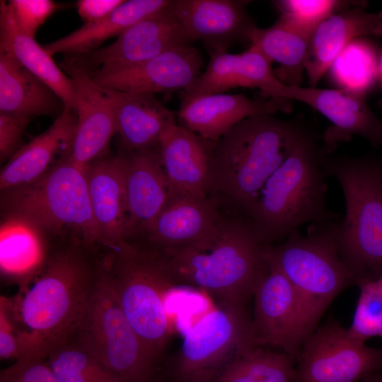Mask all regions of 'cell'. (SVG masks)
<instances>
[{
	"label": "cell",
	"instance_id": "1",
	"mask_svg": "<svg viewBox=\"0 0 382 382\" xmlns=\"http://www.w3.org/2000/svg\"><path fill=\"white\" fill-rule=\"evenodd\" d=\"M264 246L246 220L221 219L197 242L159 251L175 284L199 289L218 305L243 306L268 270Z\"/></svg>",
	"mask_w": 382,
	"mask_h": 382
},
{
	"label": "cell",
	"instance_id": "2",
	"mask_svg": "<svg viewBox=\"0 0 382 382\" xmlns=\"http://www.w3.org/2000/svg\"><path fill=\"white\" fill-rule=\"evenodd\" d=\"M96 278L81 252L69 248L49 257L23 284L12 306L28 357L46 358L51 349L71 340Z\"/></svg>",
	"mask_w": 382,
	"mask_h": 382
},
{
	"label": "cell",
	"instance_id": "3",
	"mask_svg": "<svg viewBox=\"0 0 382 382\" xmlns=\"http://www.w3.org/2000/svg\"><path fill=\"white\" fill-rule=\"evenodd\" d=\"M308 130L299 120H283L270 114L239 122L212 150V190L248 216L268 178Z\"/></svg>",
	"mask_w": 382,
	"mask_h": 382
},
{
	"label": "cell",
	"instance_id": "4",
	"mask_svg": "<svg viewBox=\"0 0 382 382\" xmlns=\"http://www.w3.org/2000/svg\"><path fill=\"white\" fill-rule=\"evenodd\" d=\"M310 129L264 185L246 221L264 245L286 238L305 224L340 221L325 203L320 158L326 152Z\"/></svg>",
	"mask_w": 382,
	"mask_h": 382
},
{
	"label": "cell",
	"instance_id": "5",
	"mask_svg": "<svg viewBox=\"0 0 382 382\" xmlns=\"http://www.w3.org/2000/svg\"><path fill=\"white\" fill-rule=\"evenodd\" d=\"M325 177L339 183L345 216L334 224L339 253L360 279L382 274V154L323 156Z\"/></svg>",
	"mask_w": 382,
	"mask_h": 382
},
{
	"label": "cell",
	"instance_id": "6",
	"mask_svg": "<svg viewBox=\"0 0 382 382\" xmlns=\"http://www.w3.org/2000/svg\"><path fill=\"white\" fill-rule=\"evenodd\" d=\"M101 274L129 323L156 360L172 333L166 299L175 284L161 253L125 241L110 248Z\"/></svg>",
	"mask_w": 382,
	"mask_h": 382
},
{
	"label": "cell",
	"instance_id": "7",
	"mask_svg": "<svg viewBox=\"0 0 382 382\" xmlns=\"http://www.w3.org/2000/svg\"><path fill=\"white\" fill-rule=\"evenodd\" d=\"M309 224L306 235L295 230L277 245H265L267 263L281 272L295 289L311 334L328 307L356 278L337 248L334 224Z\"/></svg>",
	"mask_w": 382,
	"mask_h": 382
},
{
	"label": "cell",
	"instance_id": "8",
	"mask_svg": "<svg viewBox=\"0 0 382 382\" xmlns=\"http://www.w3.org/2000/svg\"><path fill=\"white\" fill-rule=\"evenodd\" d=\"M4 214L26 217L47 234L70 233L85 245L99 243L91 205L86 166L68 155L36 180L1 190Z\"/></svg>",
	"mask_w": 382,
	"mask_h": 382
},
{
	"label": "cell",
	"instance_id": "9",
	"mask_svg": "<svg viewBox=\"0 0 382 382\" xmlns=\"http://www.w3.org/2000/svg\"><path fill=\"white\" fill-rule=\"evenodd\" d=\"M72 337L76 339L74 344L124 381L153 380L156 360L129 323L101 272Z\"/></svg>",
	"mask_w": 382,
	"mask_h": 382
},
{
	"label": "cell",
	"instance_id": "10",
	"mask_svg": "<svg viewBox=\"0 0 382 382\" xmlns=\"http://www.w3.org/2000/svg\"><path fill=\"white\" fill-rule=\"evenodd\" d=\"M255 346L243 306L218 305L185 333L176 361L178 382H213L241 351Z\"/></svg>",
	"mask_w": 382,
	"mask_h": 382
},
{
	"label": "cell",
	"instance_id": "11",
	"mask_svg": "<svg viewBox=\"0 0 382 382\" xmlns=\"http://www.w3.org/2000/svg\"><path fill=\"white\" fill-rule=\"evenodd\" d=\"M382 369V347L366 345L334 320L303 343L295 359V382H360Z\"/></svg>",
	"mask_w": 382,
	"mask_h": 382
},
{
	"label": "cell",
	"instance_id": "12",
	"mask_svg": "<svg viewBox=\"0 0 382 382\" xmlns=\"http://www.w3.org/2000/svg\"><path fill=\"white\" fill-rule=\"evenodd\" d=\"M192 42L169 2L163 9L130 27L113 43L84 54L65 58L87 72L115 71L137 66Z\"/></svg>",
	"mask_w": 382,
	"mask_h": 382
},
{
	"label": "cell",
	"instance_id": "13",
	"mask_svg": "<svg viewBox=\"0 0 382 382\" xmlns=\"http://www.w3.org/2000/svg\"><path fill=\"white\" fill-rule=\"evenodd\" d=\"M267 265L253 294V343L278 348L295 360L311 335L305 313L289 281L277 268Z\"/></svg>",
	"mask_w": 382,
	"mask_h": 382
},
{
	"label": "cell",
	"instance_id": "14",
	"mask_svg": "<svg viewBox=\"0 0 382 382\" xmlns=\"http://www.w3.org/2000/svg\"><path fill=\"white\" fill-rule=\"evenodd\" d=\"M272 98L302 102L330 120L332 125L322 136L328 154L338 143L354 135L363 137L375 149L382 146V120L370 109L365 96L340 88H304L280 82Z\"/></svg>",
	"mask_w": 382,
	"mask_h": 382
},
{
	"label": "cell",
	"instance_id": "15",
	"mask_svg": "<svg viewBox=\"0 0 382 382\" xmlns=\"http://www.w3.org/2000/svg\"><path fill=\"white\" fill-rule=\"evenodd\" d=\"M204 64L198 49L183 45L137 66L115 71L88 72L101 86L128 93L186 91L197 82Z\"/></svg>",
	"mask_w": 382,
	"mask_h": 382
},
{
	"label": "cell",
	"instance_id": "16",
	"mask_svg": "<svg viewBox=\"0 0 382 382\" xmlns=\"http://www.w3.org/2000/svg\"><path fill=\"white\" fill-rule=\"evenodd\" d=\"M178 117L184 127L207 141L216 142L235 125L257 115L291 111L286 98L253 99L243 93L190 96L180 92Z\"/></svg>",
	"mask_w": 382,
	"mask_h": 382
},
{
	"label": "cell",
	"instance_id": "17",
	"mask_svg": "<svg viewBox=\"0 0 382 382\" xmlns=\"http://www.w3.org/2000/svg\"><path fill=\"white\" fill-rule=\"evenodd\" d=\"M60 66L71 79L76 91L77 129L71 158L87 166L102 157L116 134L112 106L107 88L97 83L83 69L66 58Z\"/></svg>",
	"mask_w": 382,
	"mask_h": 382
},
{
	"label": "cell",
	"instance_id": "18",
	"mask_svg": "<svg viewBox=\"0 0 382 382\" xmlns=\"http://www.w3.org/2000/svg\"><path fill=\"white\" fill-rule=\"evenodd\" d=\"M246 0H171L170 7L193 41L208 50H226L231 45L250 42L257 27L247 11Z\"/></svg>",
	"mask_w": 382,
	"mask_h": 382
},
{
	"label": "cell",
	"instance_id": "19",
	"mask_svg": "<svg viewBox=\"0 0 382 382\" xmlns=\"http://www.w3.org/2000/svg\"><path fill=\"white\" fill-rule=\"evenodd\" d=\"M209 141L176 122L163 132L158 147L170 195L207 197L212 190Z\"/></svg>",
	"mask_w": 382,
	"mask_h": 382
},
{
	"label": "cell",
	"instance_id": "20",
	"mask_svg": "<svg viewBox=\"0 0 382 382\" xmlns=\"http://www.w3.org/2000/svg\"><path fill=\"white\" fill-rule=\"evenodd\" d=\"M124 155V189L130 233L146 232L170 196L159 147Z\"/></svg>",
	"mask_w": 382,
	"mask_h": 382
},
{
	"label": "cell",
	"instance_id": "21",
	"mask_svg": "<svg viewBox=\"0 0 382 382\" xmlns=\"http://www.w3.org/2000/svg\"><path fill=\"white\" fill-rule=\"evenodd\" d=\"M86 178L99 243L110 249L115 248L131 234L125 204L122 152L88 164Z\"/></svg>",
	"mask_w": 382,
	"mask_h": 382
},
{
	"label": "cell",
	"instance_id": "22",
	"mask_svg": "<svg viewBox=\"0 0 382 382\" xmlns=\"http://www.w3.org/2000/svg\"><path fill=\"white\" fill-rule=\"evenodd\" d=\"M369 36L382 37V11L369 13L354 6L335 13L314 31L305 59L310 87H316L330 65L352 40Z\"/></svg>",
	"mask_w": 382,
	"mask_h": 382
},
{
	"label": "cell",
	"instance_id": "23",
	"mask_svg": "<svg viewBox=\"0 0 382 382\" xmlns=\"http://www.w3.org/2000/svg\"><path fill=\"white\" fill-rule=\"evenodd\" d=\"M208 52L209 61L205 71L191 88L182 92L202 96L243 87L259 88L262 98H271L281 82L272 70V62L252 45L237 54L224 50Z\"/></svg>",
	"mask_w": 382,
	"mask_h": 382
},
{
	"label": "cell",
	"instance_id": "24",
	"mask_svg": "<svg viewBox=\"0 0 382 382\" xmlns=\"http://www.w3.org/2000/svg\"><path fill=\"white\" fill-rule=\"evenodd\" d=\"M77 123L75 110L64 107L46 131L21 146L1 168V190L36 180L54 165L57 156L70 155Z\"/></svg>",
	"mask_w": 382,
	"mask_h": 382
},
{
	"label": "cell",
	"instance_id": "25",
	"mask_svg": "<svg viewBox=\"0 0 382 382\" xmlns=\"http://www.w3.org/2000/svg\"><path fill=\"white\" fill-rule=\"evenodd\" d=\"M214 198L170 195L145 232L158 250L183 247L209 234L221 219Z\"/></svg>",
	"mask_w": 382,
	"mask_h": 382
},
{
	"label": "cell",
	"instance_id": "26",
	"mask_svg": "<svg viewBox=\"0 0 382 382\" xmlns=\"http://www.w3.org/2000/svg\"><path fill=\"white\" fill-rule=\"evenodd\" d=\"M107 90L123 151L139 152L158 147L163 132L175 122V112L154 94Z\"/></svg>",
	"mask_w": 382,
	"mask_h": 382
},
{
	"label": "cell",
	"instance_id": "27",
	"mask_svg": "<svg viewBox=\"0 0 382 382\" xmlns=\"http://www.w3.org/2000/svg\"><path fill=\"white\" fill-rule=\"evenodd\" d=\"M0 51L8 54L50 86L63 101L65 108L76 110V91L71 79L34 37L22 32L8 1L2 0L0 1Z\"/></svg>",
	"mask_w": 382,
	"mask_h": 382
},
{
	"label": "cell",
	"instance_id": "28",
	"mask_svg": "<svg viewBox=\"0 0 382 382\" xmlns=\"http://www.w3.org/2000/svg\"><path fill=\"white\" fill-rule=\"evenodd\" d=\"M64 104L45 83L0 51V113L27 118L58 117Z\"/></svg>",
	"mask_w": 382,
	"mask_h": 382
},
{
	"label": "cell",
	"instance_id": "29",
	"mask_svg": "<svg viewBox=\"0 0 382 382\" xmlns=\"http://www.w3.org/2000/svg\"><path fill=\"white\" fill-rule=\"evenodd\" d=\"M48 234L21 215L3 214L0 228L1 275L26 283L44 266Z\"/></svg>",
	"mask_w": 382,
	"mask_h": 382
},
{
	"label": "cell",
	"instance_id": "30",
	"mask_svg": "<svg viewBox=\"0 0 382 382\" xmlns=\"http://www.w3.org/2000/svg\"><path fill=\"white\" fill-rule=\"evenodd\" d=\"M170 0H127L110 15L99 21L84 23L69 35L42 45L51 56L84 54L98 49L106 40L120 36L144 18L163 9Z\"/></svg>",
	"mask_w": 382,
	"mask_h": 382
},
{
	"label": "cell",
	"instance_id": "31",
	"mask_svg": "<svg viewBox=\"0 0 382 382\" xmlns=\"http://www.w3.org/2000/svg\"><path fill=\"white\" fill-rule=\"evenodd\" d=\"M310 40L311 37L278 19L269 28L256 27L250 42L270 62L279 64L274 74L282 83L300 86Z\"/></svg>",
	"mask_w": 382,
	"mask_h": 382
},
{
	"label": "cell",
	"instance_id": "32",
	"mask_svg": "<svg viewBox=\"0 0 382 382\" xmlns=\"http://www.w3.org/2000/svg\"><path fill=\"white\" fill-rule=\"evenodd\" d=\"M381 52L366 37L349 42L337 55L328 72L337 88L366 96L379 82Z\"/></svg>",
	"mask_w": 382,
	"mask_h": 382
},
{
	"label": "cell",
	"instance_id": "33",
	"mask_svg": "<svg viewBox=\"0 0 382 382\" xmlns=\"http://www.w3.org/2000/svg\"><path fill=\"white\" fill-rule=\"evenodd\" d=\"M213 382H295V360L259 346L239 352Z\"/></svg>",
	"mask_w": 382,
	"mask_h": 382
},
{
	"label": "cell",
	"instance_id": "34",
	"mask_svg": "<svg viewBox=\"0 0 382 382\" xmlns=\"http://www.w3.org/2000/svg\"><path fill=\"white\" fill-rule=\"evenodd\" d=\"M45 359L59 382H125L70 341L51 349Z\"/></svg>",
	"mask_w": 382,
	"mask_h": 382
},
{
	"label": "cell",
	"instance_id": "35",
	"mask_svg": "<svg viewBox=\"0 0 382 382\" xmlns=\"http://www.w3.org/2000/svg\"><path fill=\"white\" fill-rule=\"evenodd\" d=\"M279 10V20L311 37L331 15L347 8L361 6L360 1L338 0H279L274 1Z\"/></svg>",
	"mask_w": 382,
	"mask_h": 382
},
{
	"label": "cell",
	"instance_id": "36",
	"mask_svg": "<svg viewBox=\"0 0 382 382\" xmlns=\"http://www.w3.org/2000/svg\"><path fill=\"white\" fill-rule=\"evenodd\" d=\"M356 284L359 296L347 329L352 336L365 342L373 337H382V274L374 279H360Z\"/></svg>",
	"mask_w": 382,
	"mask_h": 382
},
{
	"label": "cell",
	"instance_id": "37",
	"mask_svg": "<svg viewBox=\"0 0 382 382\" xmlns=\"http://www.w3.org/2000/svg\"><path fill=\"white\" fill-rule=\"evenodd\" d=\"M8 3L19 28L32 37L47 18L63 6L51 0H10Z\"/></svg>",
	"mask_w": 382,
	"mask_h": 382
},
{
	"label": "cell",
	"instance_id": "38",
	"mask_svg": "<svg viewBox=\"0 0 382 382\" xmlns=\"http://www.w3.org/2000/svg\"><path fill=\"white\" fill-rule=\"evenodd\" d=\"M0 358L14 361L26 358L23 335L14 318L12 301L4 296L0 299Z\"/></svg>",
	"mask_w": 382,
	"mask_h": 382
},
{
	"label": "cell",
	"instance_id": "39",
	"mask_svg": "<svg viewBox=\"0 0 382 382\" xmlns=\"http://www.w3.org/2000/svg\"><path fill=\"white\" fill-rule=\"evenodd\" d=\"M0 382H59L45 358L30 357L15 361L0 371Z\"/></svg>",
	"mask_w": 382,
	"mask_h": 382
},
{
	"label": "cell",
	"instance_id": "40",
	"mask_svg": "<svg viewBox=\"0 0 382 382\" xmlns=\"http://www.w3.org/2000/svg\"><path fill=\"white\" fill-rule=\"evenodd\" d=\"M30 120L0 113V160H9L21 148L23 133Z\"/></svg>",
	"mask_w": 382,
	"mask_h": 382
},
{
	"label": "cell",
	"instance_id": "41",
	"mask_svg": "<svg viewBox=\"0 0 382 382\" xmlns=\"http://www.w3.org/2000/svg\"><path fill=\"white\" fill-rule=\"evenodd\" d=\"M125 0H79L77 12L84 23L103 19L110 15Z\"/></svg>",
	"mask_w": 382,
	"mask_h": 382
},
{
	"label": "cell",
	"instance_id": "42",
	"mask_svg": "<svg viewBox=\"0 0 382 382\" xmlns=\"http://www.w3.org/2000/svg\"><path fill=\"white\" fill-rule=\"evenodd\" d=\"M360 382H382V369L369 374Z\"/></svg>",
	"mask_w": 382,
	"mask_h": 382
},
{
	"label": "cell",
	"instance_id": "43",
	"mask_svg": "<svg viewBox=\"0 0 382 382\" xmlns=\"http://www.w3.org/2000/svg\"><path fill=\"white\" fill-rule=\"evenodd\" d=\"M379 82L381 85V88H382V50L381 52L380 60H379Z\"/></svg>",
	"mask_w": 382,
	"mask_h": 382
},
{
	"label": "cell",
	"instance_id": "44",
	"mask_svg": "<svg viewBox=\"0 0 382 382\" xmlns=\"http://www.w3.org/2000/svg\"><path fill=\"white\" fill-rule=\"evenodd\" d=\"M382 338V337H381Z\"/></svg>",
	"mask_w": 382,
	"mask_h": 382
}]
</instances>
